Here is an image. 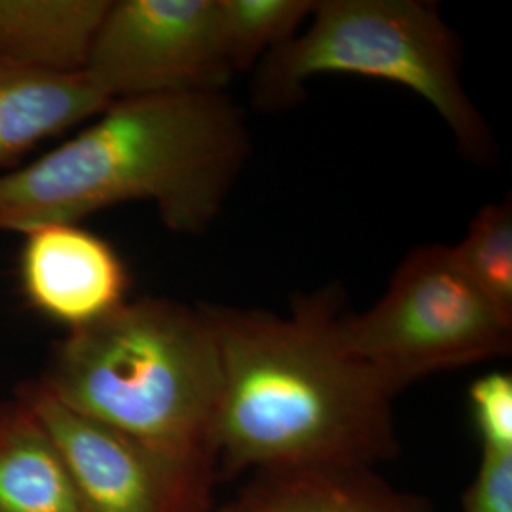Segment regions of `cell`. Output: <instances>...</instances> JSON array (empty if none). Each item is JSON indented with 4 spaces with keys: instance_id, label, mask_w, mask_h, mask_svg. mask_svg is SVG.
<instances>
[{
    "instance_id": "2",
    "label": "cell",
    "mask_w": 512,
    "mask_h": 512,
    "mask_svg": "<svg viewBox=\"0 0 512 512\" xmlns=\"http://www.w3.org/2000/svg\"><path fill=\"white\" fill-rule=\"evenodd\" d=\"M249 154L245 116L224 92L120 99L61 147L0 175V232L150 202L169 230L202 236Z\"/></svg>"
},
{
    "instance_id": "10",
    "label": "cell",
    "mask_w": 512,
    "mask_h": 512,
    "mask_svg": "<svg viewBox=\"0 0 512 512\" xmlns=\"http://www.w3.org/2000/svg\"><path fill=\"white\" fill-rule=\"evenodd\" d=\"M110 0H0V59L31 71L82 73Z\"/></svg>"
},
{
    "instance_id": "7",
    "label": "cell",
    "mask_w": 512,
    "mask_h": 512,
    "mask_svg": "<svg viewBox=\"0 0 512 512\" xmlns=\"http://www.w3.org/2000/svg\"><path fill=\"white\" fill-rule=\"evenodd\" d=\"M16 395L54 440L86 512H209L217 471L173 458L57 403L37 380Z\"/></svg>"
},
{
    "instance_id": "14",
    "label": "cell",
    "mask_w": 512,
    "mask_h": 512,
    "mask_svg": "<svg viewBox=\"0 0 512 512\" xmlns=\"http://www.w3.org/2000/svg\"><path fill=\"white\" fill-rule=\"evenodd\" d=\"M461 268L497 306L512 313L511 200L484 205L452 247Z\"/></svg>"
},
{
    "instance_id": "17",
    "label": "cell",
    "mask_w": 512,
    "mask_h": 512,
    "mask_svg": "<svg viewBox=\"0 0 512 512\" xmlns=\"http://www.w3.org/2000/svg\"><path fill=\"white\" fill-rule=\"evenodd\" d=\"M219 512H247V509L241 505V503H234V505H228V507H224L222 511Z\"/></svg>"
},
{
    "instance_id": "12",
    "label": "cell",
    "mask_w": 512,
    "mask_h": 512,
    "mask_svg": "<svg viewBox=\"0 0 512 512\" xmlns=\"http://www.w3.org/2000/svg\"><path fill=\"white\" fill-rule=\"evenodd\" d=\"M0 512H86L54 440L16 393L0 401Z\"/></svg>"
},
{
    "instance_id": "16",
    "label": "cell",
    "mask_w": 512,
    "mask_h": 512,
    "mask_svg": "<svg viewBox=\"0 0 512 512\" xmlns=\"http://www.w3.org/2000/svg\"><path fill=\"white\" fill-rule=\"evenodd\" d=\"M463 512H512V450L482 448L478 471L463 495Z\"/></svg>"
},
{
    "instance_id": "15",
    "label": "cell",
    "mask_w": 512,
    "mask_h": 512,
    "mask_svg": "<svg viewBox=\"0 0 512 512\" xmlns=\"http://www.w3.org/2000/svg\"><path fill=\"white\" fill-rule=\"evenodd\" d=\"M482 448L512 450V376L492 372L469 389Z\"/></svg>"
},
{
    "instance_id": "6",
    "label": "cell",
    "mask_w": 512,
    "mask_h": 512,
    "mask_svg": "<svg viewBox=\"0 0 512 512\" xmlns=\"http://www.w3.org/2000/svg\"><path fill=\"white\" fill-rule=\"evenodd\" d=\"M82 73L110 101L224 92L236 76L220 40L217 0H118Z\"/></svg>"
},
{
    "instance_id": "11",
    "label": "cell",
    "mask_w": 512,
    "mask_h": 512,
    "mask_svg": "<svg viewBox=\"0 0 512 512\" xmlns=\"http://www.w3.org/2000/svg\"><path fill=\"white\" fill-rule=\"evenodd\" d=\"M247 512H433L393 490L370 467H313L258 473L241 495Z\"/></svg>"
},
{
    "instance_id": "13",
    "label": "cell",
    "mask_w": 512,
    "mask_h": 512,
    "mask_svg": "<svg viewBox=\"0 0 512 512\" xmlns=\"http://www.w3.org/2000/svg\"><path fill=\"white\" fill-rule=\"evenodd\" d=\"M220 40L234 74L249 71L310 18L313 0H217Z\"/></svg>"
},
{
    "instance_id": "8",
    "label": "cell",
    "mask_w": 512,
    "mask_h": 512,
    "mask_svg": "<svg viewBox=\"0 0 512 512\" xmlns=\"http://www.w3.org/2000/svg\"><path fill=\"white\" fill-rule=\"evenodd\" d=\"M19 283L33 310L76 330L126 302L129 275L107 239L80 224H44L25 234Z\"/></svg>"
},
{
    "instance_id": "5",
    "label": "cell",
    "mask_w": 512,
    "mask_h": 512,
    "mask_svg": "<svg viewBox=\"0 0 512 512\" xmlns=\"http://www.w3.org/2000/svg\"><path fill=\"white\" fill-rule=\"evenodd\" d=\"M344 336L395 397L425 376L509 355L512 313L476 287L452 247L427 245L370 310L344 315Z\"/></svg>"
},
{
    "instance_id": "9",
    "label": "cell",
    "mask_w": 512,
    "mask_h": 512,
    "mask_svg": "<svg viewBox=\"0 0 512 512\" xmlns=\"http://www.w3.org/2000/svg\"><path fill=\"white\" fill-rule=\"evenodd\" d=\"M110 105L84 73H40L0 59V167Z\"/></svg>"
},
{
    "instance_id": "1",
    "label": "cell",
    "mask_w": 512,
    "mask_h": 512,
    "mask_svg": "<svg viewBox=\"0 0 512 512\" xmlns=\"http://www.w3.org/2000/svg\"><path fill=\"white\" fill-rule=\"evenodd\" d=\"M342 300L330 285L289 315L200 304L219 344L224 475L372 467L399 452L393 395L349 348Z\"/></svg>"
},
{
    "instance_id": "4",
    "label": "cell",
    "mask_w": 512,
    "mask_h": 512,
    "mask_svg": "<svg viewBox=\"0 0 512 512\" xmlns=\"http://www.w3.org/2000/svg\"><path fill=\"white\" fill-rule=\"evenodd\" d=\"M304 33L260 61V107L293 105L319 74H355L420 95L476 162L492 154V135L463 86L459 40L439 10L420 0H319Z\"/></svg>"
},
{
    "instance_id": "3",
    "label": "cell",
    "mask_w": 512,
    "mask_h": 512,
    "mask_svg": "<svg viewBox=\"0 0 512 512\" xmlns=\"http://www.w3.org/2000/svg\"><path fill=\"white\" fill-rule=\"evenodd\" d=\"M37 384L73 412L217 471L222 372L202 306L164 296L126 300L69 330Z\"/></svg>"
}]
</instances>
